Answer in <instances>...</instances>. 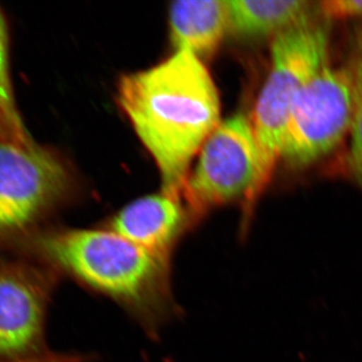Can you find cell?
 I'll return each instance as SVG.
<instances>
[{
  "instance_id": "cell-1",
  "label": "cell",
  "mask_w": 362,
  "mask_h": 362,
  "mask_svg": "<svg viewBox=\"0 0 362 362\" xmlns=\"http://www.w3.org/2000/svg\"><path fill=\"white\" fill-rule=\"evenodd\" d=\"M118 100L156 162L162 192L182 199L190 162L221 123L211 74L199 57L176 51L148 70L124 76Z\"/></svg>"
},
{
  "instance_id": "cell-2",
  "label": "cell",
  "mask_w": 362,
  "mask_h": 362,
  "mask_svg": "<svg viewBox=\"0 0 362 362\" xmlns=\"http://www.w3.org/2000/svg\"><path fill=\"white\" fill-rule=\"evenodd\" d=\"M32 243L44 265L110 299L152 339L180 315L170 259L108 228H52L37 233Z\"/></svg>"
},
{
  "instance_id": "cell-3",
  "label": "cell",
  "mask_w": 362,
  "mask_h": 362,
  "mask_svg": "<svg viewBox=\"0 0 362 362\" xmlns=\"http://www.w3.org/2000/svg\"><path fill=\"white\" fill-rule=\"evenodd\" d=\"M329 37L323 25L311 18L274 37L271 68L259 92L252 118L259 151L256 182L244 202L247 228L255 204L268 187L278 162L293 108L305 85L328 65Z\"/></svg>"
},
{
  "instance_id": "cell-4",
  "label": "cell",
  "mask_w": 362,
  "mask_h": 362,
  "mask_svg": "<svg viewBox=\"0 0 362 362\" xmlns=\"http://www.w3.org/2000/svg\"><path fill=\"white\" fill-rule=\"evenodd\" d=\"M71 173L54 149L0 140V238L30 233L66 201Z\"/></svg>"
},
{
  "instance_id": "cell-5",
  "label": "cell",
  "mask_w": 362,
  "mask_h": 362,
  "mask_svg": "<svg viewBox=\"0 0 362 362\" xmlns=\"http://www.w3.org/2000/svg\"><path fill=\"white\" fill-rule=\"evenodd\" d=\"M258 168L251 120L238 114L218 124L202 145L181 195L194 226L216 207L240 199L246 202Z\"/></svg>"
},
{
  "instance_id": "cell-6",
  "label": "cell",
  "mask_w": 362,
  "mask_h": 362,
  "mask_svg": "<svg viewBox=\"0 0 362 362\" xmlns=\"http://www.w3.org/2000/svg\"><path fill=\"white\" fill-rule=\"evenodd\" d=\"M354 108L349 66H324L298 96L286 129L281 160L301 168L328 156L350 131Z\"/></svg>"
},
{
  "instance_id": "cell-7",
  "label": "cell",
  "mask_w": 362,
  "mask_h": 362,
  "mask_svg": "<svg viewBox=\"0 0 362 362\" xmlns=\"http://www.w3.org/2000/svg\"><path fill=\"white\" fill-rule=\"evenodd\" d=\"M58 274L49 267L8 264L0 268V357L18 361L47 354L45 323Z\"/></svg>"
},
{
  "instance_id": "cell-8",
  "label": "cell",
  "mask_w": 362,
  "mask_h": 362,
  "mask_svg": "<svg viewBox=\"0 0 362 362\" xmlns=\"http://www.w3.org/2000/svg\"><path fill=\"white\" fill-rule=\"evenodd\" d=\"M194 226L182 199L161 192L127 204L106 228L146 251L171 259L183 235Z\"/></svg>"
},
{
  "instance_id": "cell-9",
  "label": "cell",
  "mask_w": 362,
  "mask_h": 362,
  "mask_svg": "<svg viewBox=\"0 0 362 362\" xmlns=\"http://www.w3.org/2000/svg\"><path fill=\"white\" fill-rule=\"evenodd\" d=\"M170 37L177 51L195 56L209 54L228 30L226 1L185 0L173 2L169 11Z\"/></svg>"
},
{
  "instance_id": "cell-10",
  "label": "cell",
  "mask_w": 362,
  "mask_h": 362,
  "mask_svg": "<svg viewBox=\"0 0 362 362\" xmlns=\"http://www.w3.org/2000/svg\"><path fill=\"white\" fill-rule=\"evenodd\" d=\"M228 30L243 37H277L310 18L312 4L305 0L226 1Z\"/></svg>"
},
{
  "instance_id": "cell-11",
  "label": "cell",
  "mask_w": 362,
  "mask_h": 362,
  "mask_svg": "<svg viewBox=\"0 0 362 362\" xmlns=\"http://www.w3.org/2000/svg\"><path fill=\"white\" fill-rule=\"evenodd\" d=\"M0 140L26 145L35 141L21 117L11 77V32L0 7Z\"/></svg>"
},
{
  "instance_id": "cell-12",
  "label": "cell",
  "mask_w": 362,
  "mask_h": 362,
  "mask_svg": "<svg viewBox=\"0 0 362 362\" xmlns=\"http://www.w3.org/2000/svg\"><path fill=\"white\" fill-rule=\"evenodd\" d=\"M349 66L354 80V95L349 162L354 176L362 187V28L357 30L354 54Z\"/></svg>"
},
{
  "instance_id": "cell-13",
  "label": "cell",
  "mask_w": 362,
  "mask_h": 362,
  "mask_svg": "<svg viewBox=\"0 0 362 362\" xmlns=\"http://www.w3.org/2000/svg\"><path fill=\"white\" fill-rule=\"evenodd\" d=\"M321 9L329 18H362V0H328Z\"/></svg>"
},
{
  "instance_id": "cell-14",
  "label": "cell",
  "mask_w": 362,
  "mask_h": 362,
  "mask_svg": "<svg viewBox=\"0 0 362 362\" xmlns=\"http://www.w3.org/2000/svg\"><path fill=\"white\" fill-rule=\"evenodd\" d=\"M92 356L83 354H54L47 352L42 356L30 357V358L18 359V361H1L0 362H90Z\"/></svg>"
}]
</instances>
